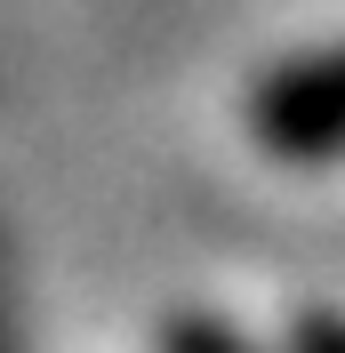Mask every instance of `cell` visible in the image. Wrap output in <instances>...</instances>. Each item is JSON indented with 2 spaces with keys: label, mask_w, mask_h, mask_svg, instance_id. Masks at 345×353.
<instances>
[{
  "label": "cell",
  "mask_w": 345,
  "mask_h": 353,
  "mask_svg": "<svg viewBox=\"0 0 345 353\" xmlns=\"http://www.w3.org/2000/svg\"><path fill=\"white\" fill-rule=\"evenodd\" d=\"M249 137L289 169H329L345 161V41L281 57L273 72H257L249 105H241Z\"/></svg>",
  "instance_id": "6da1fadb"
}]
</instances>
